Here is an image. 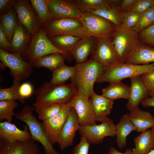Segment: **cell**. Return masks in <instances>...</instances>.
Returning a JSON list of instances; mask_svg holds the SVG:
<instances>
[{"label": "cell", "mask_w": 154, "mask_h": 154, "mask_svg": "<svg viewBox=\"0 0 154 154\" xmlns=\"http://www.w3.org/2000/svg\"><path fill=\"white\" fill-rule=\"evenodd\" d=\"M48 9L53 18L79 19L82 14L76 0H49Z\"/></svg>", "instance_id": "9a60e30c"}, {"label": "cell", "mask_w": 154, "mask_h": 154, "mask_svg": "<svg viewBox=\"0 0 154 154\" xmlns=\"http://www.w3.org/2000/svg\"><path fill=\"white\" fill-rule=\"evenodd\" d=\"M154 6V0H136L129 11L143 13Z\"/></svg>", "instance_id": "b9f144b4"}, {"label": "cell", "mask_w": 154, "mask_h": 154, "mask_svg": "<svg viewBox=\"0 0 154 154\" xmlns=\"http://www.w3.org/2000/svg\"><path fill=\"white\" fill-rule=\"evenodd\" d=\"M31 37V33L19 23L10 42L11 53L22 55L29 47Z\"/></svg>", "instance_id": "44dd1931"}, {"label": "cell", "mask_w": 154, "mask_h": 154, "mask_svg": "<svg viewBox=\"0 0 154 154\" xmlns=\"http://www.w3.org/2000/svg\"><path fill=\"white\" fill-rule=\"evenodd\" d=\"M97 39L96 48L91 56L105 67H110L119 62L117 53L110 38Z\"/></svg>", "instance_id": "5bb4252c"}, {"label": "cell", "mask_w": 154, "mask_h": 154, "mask_svg": "<svg viewBox=\"0 0 154 154\" xmlns=\"http://www.w3.org/2000/svg\"><path fill=\"white\" fill-rule=\"evenodd\" d=\"M34 108L25 105L21 111L15 114V118L26 123L28 126L31 135V138L35 141H38L43 146L45 154H61L54 149L50 142L42 126L33 115Z\"/></svg>", "instance_id": "8992f818"}, {"label": "cell", "mask_w": 154, "mask_h": 154, "mask_svg": "<svg viewBox=\"0 0 154 154\" xmlns=\"http://www.w3.org/2000/svg\"><path fill=\"white\" fill-rule=\"evenodd\" d=\"M133 141L135 147L132 149L133 154H147L154 149V136L151 130L141 133L133 138Z\"/></svg>", "instance_id": "d4e9b609"}, {"label": "cell", "mask_w": 154, "mask_h": 154, "mask_svg": "<svg viewBox=\"0 0 154 154\" xmlns=\"http://www.w3.org/2000/svg\"><path fill=\"white\" fill-rule=\"evenodd\" d=\"M90 144L86 137L81 136L79 143L74 147L72 154H88Z\"/></svg>", "instance_id": "7bdbcfd3"}, {"label": "cell", "mask_w": 154, "mask_h": 154, "mask_svg": "<svg viewBox=\"0 0 154 154\" xmlns=\"http://www.w3.org/2000/svg\"><path fill=\"white\" fill-rule=\"evenodd\" d=\"M96 121L102 122L109 115L113 107L114 101L94 92L90 97Z\"/></svg>", "instance_id": "7402d4cb"}, {"label": "cell", "mask_w": 154, "mask_h": 154, "mask_svg": "<svg viewBox=\"0 0 154 154\" xmlns=\"http://www.w3.org/2000/svg\"><path fill=\"white\" fill-rule=\"evenodd\" d=\"M124 62L134 64L154 63V48L140 45L133 54Z\"/></svg>", "instance_id": "484cf974"}, {"label": "cell", "mask_w": 154, "mask_h": 154, "mask_svg": "<svg viewBox=\"0 0 154 154\" xmlns=\"http://www.w3.org/2000/svg\"><path fill=\"white\" fill-rule=\"evenodd\" d=\"M77 92L71 83L53 85L46 82L35 91L36 101L33 106L35 108L56 104L68 103Z\"/></svg>", "instance_id": "6da1fadb"}, {"label": "cell", "mask_w": 154, "mask_h": 154, "mask_svg": "<svg viewBox=\"0 0 154 154\" xmlns=\"http://www.w3.org/2000/svg\"><path fill=\"white\" fill-rule=\"evenodd\" d=\"M72 108L70 102L63 104L57 114L52 118L42 121L43 128L52 146L58 143L60 133Z\"/></svg>", "instance_id": "7c38bea8"}, {"label": "cell", "mask_w": 154, "mask_h": 154, "mask_svg": "<svg viewBox=\"0 0 154 154\" xmlns=\"http://www.w3.org/2000/svg\"><path fill=\"white\" fill-rule=\"evenodd\" d=\"M0 46L1 48L4 49L6 51L11 52L10 43L8 39L3 27L1 25H0Z\"/></svg>", "instance_id": "f6af8a7d"}, {"label": "cell", "mask_w": 154, "mask_h": 154, "mask_svg": "<svg viewBox=\"0 0 154 154\" xmlns=\"http://www.w3.org/2000/svg\"><path fill=\"white\" fill-rule=\"evenodd\" d=\"M119 0H76L82 13L100 9L110 5H116Z\"/></svg>", "instance_id": "d6a6232c"}, {"label": "cell", "mask_w": 154, "mask_h": 154, "mask_svg": "<svg viewBox=\"0 0 154 154\" xmlns=\"http://www.w3.org/2000/svg\"><path fill=\"white\" fill-rule=\"evenodd\" d=\"M142 13L130 11L121 12L122 24L126 27L132 29L138 23Z\"/></svg>", "instance_id": "f35d334b"}, {"label": "cell", "mask_w": 154, "mask_h": 154, "mask_svg": "<svg viewBox=\"0 0 154 154\" xmlns=\"http://www.w3.org/2000/svg\"><path fill=\"white\" fill-rule=\"evenodd\" d=\"M97 38L94 37H84L78 42L70 53L74 58L76 64L84 63L88 57L95 51L97 46Z\"/></svg>", "instance_id": "d6986e66"}, {"label": "cell", "mask_w": 154, "mask_h": 154, "mask_svg": "<svg viewBox=\"0 0 154 154\" xmlns=\"http://www.w3.org/2000/svg\"><path fill=\"white\" fill-rule=\"evenodd\" d=\"M129 89L130 87L120 81L110 84L102 90V95L113 101L120 98L128 99Z\"/></svg>", "instance_id": "83f0119b"}, {"label": "cell", "mask_w": 154, "mask_h": 154, "mask_svg": "<svg viewBox=\"0 0 154 154\" xmlns=\"http://www.w3.org/2000/svg\"><path fill=\"white\" fill-rule=\"evenodd\" d=\"M33 86L29 82H25L21 84L19 87V94L25 100L30 97L33 94Z\"/></svg>", "instance_id": "ee69618b"}, {"label": "cell", "mask_w": 154, "mask_h": 154, "mask_svg": "<svg viewBox=\"0 0 154 154\" xmlns=\"http://www.w3.org/2000/svg\"><path fill=\"white\" fill-rule=\"evenodd\" d=\"M42 28L48 37L60 35L84 37L82 25L78 18H51Z\"/></svg>", "instance_id": "ba28073f"}, {"label": "cell", "mask_w": 154, "mask_h": 154, "mask_svg": "<svg viewBox=\"0 0 154 154\" xmlns=\"http://www.w3.org/2000/svg\"><path fill=\"white\" fill-rule=\"evenodd\" d=\"M138 33L122 24L116 26L110 38L117 53L119 62H124L140 45Z\"/></svg>", "instance_id": "277c9868"}, {"label": "cell", "mask_w": 154, "mask_h": 154, "mask_svg": "<svg viewBox=\"0 0 154 154\" xmlns=\"http://www.w3.org/2000/svg\"><path fill=\"white\" fill-rule=\"evenodd\" d=\"M19 23L17 15L14 8L0 15V25L3 27L10 42Z\"/></svg>", "instance_id": "f1b7e54d"}, {"label": "cell", "mask_w": 154, "mask_h": 154, "mask_svg": "<svg viewBox=\"0 0 154 154\" xmlns=\"http://www.w3.org/2000/svg\"><path fill=\"white\" fill-rule=\"evenodd\" d=\"M141 103L143 106L145 107H154V97H147L143 99Z\"/></svg>", "instance_id": "c3c4849f"}, {"label": "cell", "mask_w": 154, "mask_h": 154, "mask_svg": "<svg viewBox=\"0 0 154 154\" xmlns=\"http://www.w3.org/2000/svg\"><path fill=\"white\" fill-rule=\"evenodd\" d=\"M136 0H122L118 7L120 11L123 12L129 11Z\"/></svg>", "instance_id": "7dc6e473"}, {"label": "cell", "mask_w": 154, "mask_h": 154, "mask_svg": "<svg viewBox=\"0 0 154 154\" xmlns=\"http://www.w3.org/2000/svg\"><path fill=\"white\" fill-rule=\"evenodd\" d=\"M82 23L84 37L110 38L116 26L110 21L90 12L83 13L79 18Z\"/></svg>", "instance_id": "52a82bcc"}, {"label": "cell", "mask_w": 154, "mask_h": 154, "mask_svg": "<svg viewBox=\"0 0 154 154\" xmlns=\"http://www.w3.org/2000/svg\"><path fill=\"white\" fill-rule=\"evenodd\" d=\"M62 104H56L35 109L38 116L39 119L42 121L52 118L60 111Z\"/></svg>", "instance_id": "74e56055"}, {"label": "cell", "mask_w": 154, "mask_h": 154, "mask_svg": "<svg viewBox=\"0 0 154 154\" xmlns=\"http://www.w3.org/2000/svg\"><path fill=\"white\" fill-rule=\"evenodd\" d=\"M16 0H0V15L13 9Z\"/></svg>", "instance_id": "bcb514c9"}, {"label": "cell", "mask_w": 154, "mask_h": 154, "mask_svg": "<svg viewBox=\"0 0 154 154\" xmlns=\"http://www.w3.org/2000/svg\"><path fill=\"white\" fill-rule=\"evenodd\" d=\"M76 72V65L69 66L64 64L52 71V78L49 83L53 85L64 84L69 79L75 77Z\"/></svg>", "instance_id": "4dcf8cb0"}, {"label": "cell", "mask_w": 154, "mask_h": 154, "mask_svg": "<svg viewBox=\"0 0 154 154\" xmlns=\"http://www.w3.org/2000/svg\"><path fill=\"white\" fill-rule=\"evenodd\" d=\"M109 154H133L132 149H127L124 153H121L117 150L114 147L111 146L108 152Z\"/></svg>", "instance_id": "681fc988"}, {"label": "cell", "mask_w": 154, "mask_h": 154, "mask_svg": "<svg viewBox=\"0 0 154 154\" xmlns=\"http://www.w3.org/2000/svg\"></svg>", "instance_id": "db71d44e"}, {"label": "cell", "mask_w": 154, "mask_h": 154, "mask_svg": "<svg viewBox=\"0 0 154 154\" xmlns=\"http://www.w3.org/2000/svg\"><path fill=\"white\" fill-rule=\"evenodd\" d=\"M80 125L77 114L72 108L58 137V143L61 151L73 145L76 132Z\"/></svg>", "instance_id": "2e32d148"}, {"label": "cell", "mask_w": 154, "mask_h": 154, "mask_svg": "<svg viewBox=\"0 0 154 154\" xmlns=\"http://www.w3.org/2000/svg\"><path fill=\"white\" fill-rule=\"evenodd\" d=\"M18 105L15 100L0 101V121L1 122L5 119L8 122L12 123V117L15 114L14 110Z\"/></svg>", "instance_id": "d590c367"}, {"label": "cell", "mask_w": 154, "mask_h": 154, "mask_svg": "<svg viewBox=\"0 0 154 154\" xmlns=\"http://www.w3.org/2000/svg\"><path fill=\"white\" fill-rule=\"evenodd\" d=\"M130 79L131 84L126 107L127 109L131 112L138 108L139 103L143 99L147 98L149 94L141 76Z\"/></svg>", "instance_id": "e0dca14e"}, {"label": "cell", "mask_w": 154, "mask_h": 154, "mask_svg": "<svg viewBox=\"0 0 154 154\" xmlns=\"http://www.w3.org/2000/svg\"><path fill=\"white\" fill-rule=\"evenodd\" d=\"M106 154H109V153H108H108H106Z\"/></svg>", "instance_id": "f5cc1de1"}, {"label": "cell", "mask_w": 154, "mask_h": 154, "mask_svg": "<svg viewBox=\"0 0 154 154\" xmlns=\"http://www.w3.org/2000/svg\"><path fill=\"white\" fill-rule=\"evenodd\" d=\"M54 53L63 54L66 59L70 60L72 55L56 47L51 42L42 28L32 35L29 47L22 55L25 60L33 64L37 60L45 56Z\"/></svg>", "instance_id": "5b68a950"}, {"label": "cell", "mask_w": 154, "mask_h": 154, "mask_svg": "<svg viewBox=\"0 0 154 154\" xmlns=\"http://www.w3.org/2000/svg\"><path fill=\"white\" fill-rule=\"evenodd\" d=\"M151 131L153 134V135L154 136V125L153 126V127L151 128Z\"/></svg>", "instance_id": "816d5d0a"}, {"label": "cell", "mask_w": 154, "mask_h": 154, "mask_svg": "<svg viewBox=\"0 0 154 154\" xmlns=\"http://www.w3.org/2000/svg\"><path fill=\"white\" fill-rule=\"evenodd\" d=\"M76 111L80 125H90L96 124V120L90 98L77 92L70 102Z\"/></svg>", "instance_id": "4fadbf2b"}, {"label": "cell", "mask_w": 154, "mask_h": 154, "mask_svg": "<svg viewBox=\"0 0 154 154\" xmlns=\"http://www.w3.org/2000/svg\"><path fill=\"white\" fill-rule=\"evenodd\" d=\"M0 154H39L38 146L31 138L10 143L0 139Z\"/></svg>", "instance_id": "ac0fdd59"}, {"label": "cell", "mask_w": 154, "mask_h": 154, "mask_svg": "<svg viewBox=\"0 0 154 154\" xmlns=\"http://www.w3.org/2000/svg\"><path fill=\"white\" fill-rule=\"evenodd\" d=\"M29 1L16 0L14 9L19 23L32 35L39 31L42 28V25Z\"/></svg>", "instance_id": "8fae6325"}, {"label": "cell", "mask_w": 154, "mask_h": 154, "mask_svg": "<svg viewBox=\"0 0 154 154\" xmlns=\"http://www.w3.org/2000/svg\"><path fill=\"white\" fill-rule=\"evenodd\" d=\"M66 58L63 54L54 53L42 57L33 64V67L45 68L52 72L64 64Z\"/></svg>", "instance_id": "4316f807"}, {"label": "cell", "mask_w": 154, "mask_h": 154, "mask_svg": "<svg viewBox=\"0 0 154 154\" xmlns=\"http://www.w3.org/2000/svg\"><path fill=\"white\" fill-rule=\"evenodd\" d=\"M90 12L110 21L116 26L122 24L121 12L116 5H110Z\"/></svg>", "instance_id": "1f68e13d"}, {"label": "cell", "mask_w": 154, "mask_h": 154, "mask_svg": "<svg viewBox=\"0 0 154 154\" xmlns=\"http://www.w3.org/2000/svg\"><path fill=\"white\" fill-rule=\"evenodd\" d=\"M154 24V6L142 13L137 25L132 29L137 33Z\"/></svg>", "instance_id": "8d00e7d4"}, {"label": "cell", "mask_w": 154, "mask_h": 154, "mask_svg": "<svg viewBox=\"0 0 154 154\" xmlns=\"http://www.w3.org/2000/svg\"><path fill=\"white\" fill-rule=\"evenodd\" d=\"M0 60L5 67L10 69L15 79L25 80L33 72V64L24 60L21 54L10 53L1 48Z\"/></svg>", "instance_id": "9c48e42d"}, {"label": "cell", "mask_w": 154, "mask_h": 154, "mask_svg": "<svg viewBox=\"0 0 154 154\" xmlns=\"http://www.w3.org/2000/svg\"><path fill=\"white\" fill-rule=\"evenodd\" d=\"M76 72L75 77L70 79L72 84L77 92L90 98L94 92V83L104 73L105 67L92 56L86 62L76 65Z\"/></svg>", "instance_id": "7a4b0ae2"}, {"label": "cell", "mask_w": 154, "mask_h": 154, "mask_svg": "<svg viewBox=\"0 0 154 154\" xmlns=\"http://www.w3.org/2000/svg\"><path fill=\"white\" fill-rule=\"evenodd\" d=\"M30 1L42 27L46 22L52 18L48 9L49 0H30Z\"/></svg>", "instance_id": "e575fe53"}, {"label": "cell", "mask_w": 154, "mask_h": 154, "mask_svg": "<svg viewBox=\"0 0 154 154\" xmlns=\"http://www.w3.org/2000/svg\"><path fill=\"white\" fill-rule=\"evenodd\" d=\"M21 84V81L14 79L11 87L8 88H1L0 101L18 100L21 103L24 104L25 100L20 96L19 93V88Z\"/></svg>", "instance_id": "836d02e7"}, {"label": "cell", "mask_w": 154, "mask_h": 154, "mask_svg": "<svg viewBox=\"0 0 154 154\" xmlns=\"http://www.w3.org/2000/svg\"><path fill=\"white\" fill-rule=\"evenodd\" d=\"M138 34L143 42L154 46V24L142 30Z\"/></svg>", "instance_id": "ab89813d"}, {"label": "cell", "mask_w": 154, "mask_h": 154, "mask_svg": "<svg viewBox=\"0 0 154 154\" xmlns=\"http://www.w3.org/2000/svg\"><path fill=\"white\" fill-rule=\"evenodd\" d=\"M147 154H154V149H152Z\"/></svg>", "instance_id": "f907efd6"}, {"label": "cell", "mask_w": 154, "mask_h": 154, "mask_svg": "<svg viewBox=\"0 0 154 154\" xmlns=\"http://www.w3.org/2000/svg\"><path fill=\"white\" fill-rule=\"evenodd\" d=\"M137 129L130 120L128 114H124L118 123L115 125L116 143L119 148L121 149L126 145L128 136Z\"/></svg>", "instance_id": "603a6c76"}, {"label": "cell", "mask_w": 154, "mask_h": 154, "mask_svg": "<svg viewBox=\"0 0 154 154\" xmlns=\"http://www.w3.org/2000/svg\"><path fill=\"white\" fill-rule=\"evenodd\" d=\"M154 70V63L142 65L118 62L110 67H105L103 74L96 82H108L110 84L120 82L127 78H131Z\"/></svg>", "instance_id": "3957f363"}, {"label": "cell", "mask_w": 154, "mask_h": 154, "mask_svg": "<svg viewBox=\"0 0 154 154\" xmlns=\"http://www.w3.org/2000/svg\"><path fill=\"white\" fill-rule=\"evenodd\" d=\"M78 131L81 136L86 137L90 144H100L105 137H115V125L113 120L107 117L99 124L80 125Z\"/></svg>", "instance_id": "30bf717a"}, {"label": "cell", "mask_w": 154, "mask_h": 154, "mask_svg": "<svg viewBox=\"0 0 154 154\" xmlns=\"http://www.w3.org/2000/svg\"><path fill=\"white\" fill-rule=\"evenodd\" d=\"M141 76L149 95L154 97V70L143 74Z\"/></svg>", "instance_id": "60d3db41"}, {"label": "cell", "mask_w": 154, "mask_h": 154, "mask_svg": "<svg viewBox=\"0 0 154 154\" xmlns=\"http://www.w3.org/2000/svg\"><path fill=\"white\" fill-rule=\"evenodd\" d=\"M31 138V133L27 131V128L22 130L14 124L7 121L0 123V139L12 143L17 141H28Z\"/></svg>", "instance_id": "ffe728a7"}, {"label": "cell", "mask_w": 154, "mask_h": 154, "mask_svg": "<svg viewBox=\"0 0 154 154\" xmlns=\"http://www.w3.org/2000/svg\"><path fill=\"white\" fill-rule=\"evenodd\" d=\"M52 44L57 48L70 53L81 37L69 35H60L48 37Z\"/></svg>", "instance_id": "f546056e"}, {"label": "cell", "mask_w": 154, "mask_h": 154, "mask_svg": "<svg viewBox=\"0 0 154 154\" xmlns=\"http://www.w3.org/2000/svg\"><path fill=\"white\" fill-rule=\"evenodd\" d=\"M128 114L130 120L138 132H144L154 125V117L149 112L142 110L139 108Z\"/></svg>", "instance_id": "cb8c5ba5"}]
</instances>
